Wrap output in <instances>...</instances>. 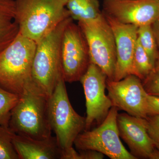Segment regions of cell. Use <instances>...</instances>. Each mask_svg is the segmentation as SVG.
<instances>
[{
	"label": "cell",
	"instance_id": "cell-1",
	"mask_svg": "<svg viewBox=\"0 0 159 159\" xmlns=\"http://www.w3.org/2000/svg\"><path fill=\"white\" fill-rule=\"evenodd\" d=\"M49 97L33 80L24 89L11 111L9 127L19 135L41 139L51 135L48 118Z\"/></svg>",
	"mask_w": 159,
	"mask_h": 159
},
{
	"label": "cell",
	"instance_id": "cell-2",
	"mask_svg": "<svg viewBox=\"0 0 159 159\" xmlns=\"http://www.w3.org/2000/svg\"><path fill=\"white\" fill-rule=\"evenodd\" d=\"M19 33L37 43L71 17L66 0H15Z\"/></svg>",
	"mask_w": 159,
	"mask_h": 159
},
{
	"label": "cell",
	"instance_id": "cell-3",
	"mask_svg": "<svg viewBox=\"0 0 159 159\" xmlns=\"http://www.w3.org/2000/svg\"><path fill=\"white\" fill-rule=\"evenodd\" d=\"M37 43L19 34L0 52V86L20 96L31 82L33 59Z\"/></svg>",
	"mask_w": 159,
	"mask_h": 159
},
{
	"label": "cell",
	"instance_id": "cell-4",
	"mask_svg": "<svg viewBox=\"0 0 159 159\" xmlns=\"http://www.w3.org/2000/svg\"><path fill=\"white\" fill-rule=\"evenodd\" d=\"M73 20L71 17L64 20L36 45L32 65V79L49 97L62 77L61 62V40L66 27Z\"/></svg>",
	"mask_w": 159,
	"mask_h": 159
},
{
	"label": "cell",
	"instance_id": "cell-5",
	"mask_svg": "<svg viewBox=\"0 0 159 159\" xmlns=\"http://www.w3.org/2000/svg\"><path fill=\"white\" fill-rule=\"evenodd\" d=\"M62 77L49 97L48 118L62 154L73 147L77 136L85 129L86 118L74 110ZM62 159V158H61Z\"/></svg>",
	"mask_w": 159,
	"mask_h": 159
},
{
	"label": "cell",
	"instance_id": "cell-6",
	"mask_svg": "<svg viewBox=\"0 0 159 159\" xmlns=\"http://www.w3.org/2000/svg\"><path fill=\"white\" fill-rule=\"evenodd\" d=\"M78 25L88 46L90 62L101 69L107 78L114 80L116 56L113 32L102 12L95 19Z\"/></svg>",
	"mask_w": 159,
	"mask_h": 159
},
{
	"label": "cell",
	"instance_id": "cell-7",
	"mask_svg": "<svg viewBox=\"0 0 159 159\" xmlns=\"http://www.w3.org/2000/svg\"><path fill=\"white\" fill-rule=\"evenodd\" d=\"M118 111L112 107L100 125L80 134L74 142L76 148L79 151H96L111 159H136L120 140L117 122Z\"/></svg>",
	"mask_w": 159,
	"mask_h": 159
},
{
	"label": "cell",
	"instance_id": "cell-8",
	"mask_svg": "<svg viewBox=\"0 0 159 159\" xmlns=\"http://www.w3.org/2000/svg\"><path fill=\"white\" fill-rule=\"evenodd\" d=\"M61 62L63 78L68 83L80 81L90 63L84 34L79 25L73 21L66 26L63 34Z\"/></svg>",
	"mask_w": 159,
	"mask_h": 159
},
{
	"label": "cell",
	"instance_id": "cell-9",
	"mask_svg": "<svg viewBox=\"0 0 159 159\" xmlns=\"http://www.w3.org/2000/svg\"><path fill=\"white\" fill-rule=\"evenodd\" d=\"M107 79V75L98 66L90 62L80 80L85 97L86 116L84 131L89 130L95 124L100 125L112 107L110 99L105 94Z\"/></svg>",
	"mask_w": 159,
	"mask_h": 159
},
{
	"label": "cell",
	"instance_id": "cell-10",
	"mask_svg": "<svg viewBox=\"0 0 159 159\" xmlns=\"http://www.w3.org/2000/svg\"><path fill=\"white\" fill-rule=\"evenodd\" d=\"M106 89L112 107L134 116L148 117V94L139 77L130 74L119 80L107 78Z\"/></svg>",
	"mask_w": 159,
	"mask_h": 159
},
{
	"label": "cell",
	"instance_id": "cell-11",
	"mask_svg": "<svg viewBox=\"0 0 159 159\" xmlns=\"http://www.w3.org/2000/svg\"><path fill=\"white\" fill-rule=\"evenodd\" d=\"M102 7L104 14L138 28L159 19V0H104Z\"/></svg>",
	"mask_w": 159,
	"mask_h": 159
},
{
	"label": "cell",
	"instance_id": "cell-12",
	"mask_svg": "<svg viewBox=\"0 0 159 159\" xmlns=\"http://www.w3.org/2000/svg\"><path fill=\"white\" fill-rule=\"evenodd\" d=\"M103 14L115 37L116 61L114 80H121L131 74L134 53L138 41V27L123 24Z\"/></svg>",
	"mask_w": 159,
	"mask_h": 159
},
{
	"label": "cell",
	"instance_id": "cell-13",
	"mask_svg": "<svg viewBox=\"0 0 159 159\" xmlns=\"http://www.w3.org/2000/svg\"><path fill=\"white\" fill-rule=\"evenodd\" d=\"M117 125L119 136L128 145L130 153L138 159H151L156 149L147 132L146 119L118 113Z\"/></svg>",
	"mask_w": 159,
	"mask_h": 159
},
{
	"label": "cell",
	"instance_id": "cell-14",
	"mask_svg": "<svg viewBox=\"0 0 159 159\" xmlns=\"http://www.w3.org/2000/svg\"><path fill=\"white\" fill-rule=\"evenodd\" d=\"M12 142L20 159L62 158V151L55 136L36 139L14 134Z\"/></svg>",
	"mask_w": 159,
	"mask_h": 159
},
{
	"label": "cell",
	"instance_id": "cell-15",
	"mask_svg": "<svg viewBox=\"0 0 159 159\" xmlns=\"http://www.w3.org/2000/svg\"><path fill=\"white\" fill-rule=\"evenodd\" d=\"M19 32L15 0H0V52L14 41Z\"/></svg>",
	"mask_w": 159,
	"mask_h": 159
},
{
	"label": "cell",
	"instance_id": "cell-16",
	"mask_svg": "<svg viewBox=\"0 0 159 159\" xmlns=\"http://www.w3.org/2000/svg\"><path fill=\"white\" fill-rule=\"evenodd\" d=\"M67 9L72 19L79 22L95 19L102 14L98 0H66Z\"/></svg>",
	"mask_w": 159,
	"mask_h": 159
},
{
	"label": "cell",
	"instance_id": "cell-17",
	"mask_svg": "<svg viewBox=\"0 0 159 159\" xmlns=\"http://www.w3.org/2000/svg\"><path fill=\"white\" fill-rule=\"evenodd\" d=\"M155 66L138 41L134 53L131 74L142 81L150 74Z\"/></svg>",
	"mask_w": 159,
	"mask_h": 159
},
{
	"label": "cell",
	"instance_id": "cell-18",
	"mask_svg": "<svg viewBox=\"0 0 159 159\" xmlns=\"http://www.w3.org/2000/svg\"><path fill=\"white\" fill-rule=\"evenodd\" d=\"M138 41L155 64L159 60V49L151 25L138 28Z\"/></svg>",
	"mask_w": 159,
	"mask_h": 159
},
{
	"label": "cell",
	"instance_id": "cell-19",
	"mask_svg": "<svg viewBox=\"0 0 159 159\" xmlns=\"http://www.w3.org/2000/svg\"><path fill=\"white\" fill-rule=\"evenodd\" d=\"M19 99V95L0 86V125L9 127L11 111Z\"/></svg>",
	"mask_w": 159,
	"mask_h": 159
},
{
	"label": "cell",
	"instance_id": "cell-20",
	"mask_svg": "<svg viewBox=\"0 0 159 159\" xmlns=\"http://www.w3.org/2000/svg\"><path fill=\"white\" fill-rule=\"evenodd\" d=\"M14 134L8 126L0 125V159H20L12 142Z\"/></svg>",
	"mask_w": 159,
	"mask_h": 159
},
{
	"label": "cell",
	"instance_id": "cell-21",
	"mask_svg": "<svg viewBox=\"0 0 159 159\" xmlns=\"http://www.w3.org/2000/svg\"><path fill=\"white\" fill-rule=\"evenodd\" d=\"M142 82L148 95L159 97V60L152 71Z\"/></svg>",
	"mask_w": 159,
	"mask_h": 159
},
{
	"label": "cell",
	"instance_id": "cell-22",
	"mask_svg": "<svg viewBox=\"0 0 159 159\" xmlns=\"http://www.w3.org/2000/svg\"><path fill=\"white\" fill-rule=\"evenodd\" d=\"M146 128L155 147L159 151V115L146 118Z\"/></svg>",
	"mask_w": 159,
	"mask_h": 159
},
{
	"label": "cell",
	"instance_id": "cell-23",
	"mask_svg": "<svg viewBox=\"0 0 159 159\" xmlns=\"http://www.w3.org/2000/svg\"><path fill=\"white\" fill-rule=\"evenodd\" d=\"M104 157V155L96 151L79 150V152H75L74 159H102Z\"/></svg>",
	"mask_w": 159,
	"mask_h": 159
},
{
	"label": "cell",
	"instance_id": "cell-24",
	"mask_svg": "<svg viewBox=\"0 0 159 159\" xmlns=\"http://www.w3.org/2000/svg\"><path fill=\"white\" fill-rule=\"evenodd\" d=\"M148 116L159 115V97L148 95Z\"/></svg>",
	"mask_w": 159,
	"mask_h": 159
},
{
	"label": "cell",
	"instance_id": "cell-25",
	"mask_svg": "<svg viewBox=\"0 0 159 159\" xmlns=\"http://www.w3.org/2000/svg\"><path fill=\"white\" fill-rule=\"evenodd\" d=\"M152 27L159 49V19L152 25Z\"/></svg>",
	"mask_w": 159,
	"mask_h": 159
}]
</instances>
